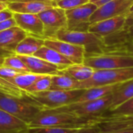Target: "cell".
<instances>
[{
    "label": "cell",
    "mask_w": 133,
    "mask_h": 133,
    "mask_svg": "<svg viewBox=\"0 0 133 133\" xmlns=\"http://www.w3.org/2000/svg\"><path fill=\"white\" fill-rule=\"evenodd\" d=\"M133 97V79L124 82L112 94V102L110 108L107 111H112L122 104Z\"/></svg>",
    "instance_id": "603a6c76"
},
{
    "label": "cell",
    "mask_w": 133,
    "mask_h": 133,
    "mask_svg": "<svg viewBox=\"0 0 133 133\" xmlns=\"http://www.w3.org/2000/svg\"><path fill=\"white\" fill-rule=\"evenodd\" d=\"M103 115L80 117L76 115L55 110H44L37 114L28 125V128L55 127L64 129H82L99 124Z\"/></svg>",
    "instance_id": "6da1fadb"
},
{
    "label": "cell",
    "mask_w": 133,
    "mask_h": 133,
    "mask_svg": "<svg viewBox=\"0 0 133 133\" xmlns=\"http://www.w3.org/2000/svg\"><path fill=\"white\" fill-rule=\"evenodd\" d=\"M79 81L76 80L68 74L61 71L57 75L51 76V86L50 90H78Z\"/></svg>",
    "instance_id": "cb8c5ba5"
},
{
    "label": "cell",
    "mask_w": 133,
    "mask_h": 133,
    "mask_svg": "<svg viewBox=\"0 0 133 133\" xmlns=\"http://www.w3.org/2000/svg\"><path fill=\"white\" fill-rule=\"evenodd\" d=\"M44 45V39L27 35L17 44L15 49V55L31 56Z\"/></svg>",
    "instance_id": "44dd1931"
},
{
    "label": "cell",
    "mask_w": 133,
    "mask_h": 133,
    "mask_svg": "<svg viewBox=\"0 0 133 133\" xmlns=\"http://www.w3.org/2000/svg\"><path fill=\"white\" fill-rule=\"evenodd\" d=\"M0 109L25 122L27 125L44 108L37 102L26 97H16L0 94Z\"/></svg>",
    "instance_id": "7a4b0ae2"
},
{
    "label": "cell",
    "mask_w": 133,
    "mask_h": 133,
    "mask_svg": "<svg viewBox=\"0 0 133 133\" xmlns=\"http://www.w3.org/2000/svg\"><path fill=\"white\" fill-rule=\"evenodd\" d=\"M34 56L38 57L47 61L48 62H50L52 65H56L61 70H63L66 67L73 64L71 61L67 59L59 52L45 45L42 46L38 51H37L34 54Z\"/></svg>",
    "instance_id": "d6986e66"
},
{
    "label": "cell",
    "mask_w": 133,
    "mask_h": 133,
    "mask_svg": "<svg viewBox=\"0 0 133 133\" xmlns=\"http://www.w3.org/2000/svg\"><path fill=\"white\" fill-rule=\"evenodd\" d=\"M110 1H112V0H90V2L94 3V5H96L97 7H100L104 4H106L107 2H110Z\"/></svg>",
    "instance_id": "74e56055"
},
{
    "label": "cell",
    "mask_w": 133,
    "mask_h": 133,
    "mask_svg": "<svg viewBox=\"0 0 133 133\" xmlns=\"http://www.w3.org/2000/svg\"><path fill=\"white\" fill-rule=\"evenodd\" d=\"M51 86V76L44 75L36 81L30 87L26 90L27 93H37L50 90Z\"/></svg>",
    "instance_id": "f1b7e54d"
},
{
    "label": "cell",
    "mask_w": 133,
    "mask_h": 133,
    "mask_svg": "<svg viewBox=\"0 0 133 133\" xmlns=\"http://www.w3.org/2000/svg\"><path fill=\"white\" fill-rule=\"evenodd\" d=\"M133 79V67L95 70L93 76L85 80L79 82L77 89L87 90L92 87L115 85Z\"/></svg>",
    "instance_id": "277c9868"
},
{
    "label": "cell",
    "mask_w": 133,
    "mask_h": 133,
    "mask_svg": "<svg viewBox=\"0 0 133 133\" xmlns=\"http://www.w3.org/2000/svg\"><path fill=\"white\" fill-rule=\"evenodd\" d=\"M85 90H48L37 93H27L29 98L40 104L44 110H52L59 108L72 104L79 97Z\"/></svg>",
    "instance_id": "3957f363"
},
{
    "label": "cell",
    "mask_w": 133,
    "mask_h": 133,
    "mask_svg": "<svg viewBox=\"0 0 133 133\" xmlns=\"http://www.w3.org/2000/svg\"><path fill=\"white\" fill-rule=\"evenodd\" d=\"M132 11H133V5H132L131 9H130V12H132Z\"/></svg>",
    "instance_id": "60d3db41"
},
{
    "label": "cell",
    "mask_w": 133,
    "mask_h": 133,
    "mask_svg": "<svg viewBox=\"0 0 133 133\" xmlns=\"http://www.w3.org/2000/svg\"><path fill=\"white\" fill-rule=\"evenodd\" d=\"M62 71L76 80L81 82L90 79L95 70L84 64H72Z\"/></svg>",
    "instance_id": "d4e9b609"
},
{
    "label": "cell",
    "mask_w": 133,
    "mask_h": 133,
    "mask_svg": "<svg viewBox=\"0 0 133 133\" xmlns=\"http://www.w3.org/2000/svg\"><path fill=\"white\" fill-rule=\"evenodd\" d=\"M121 83L108 86H102L97 87H92L84 90L83 94L78 97L73 103H81L86 101H90L104 97L108 95L112 94L114 91L119 87ZM72 103V104H73Z\"/></svg>",
    "instance_id": "ffe728a7"
},
{
    "label": "cell",
    "mask_w": 133,
    "mask_h": 133,
    "mask_svg": "<svg viewBox=\"0 0 133 133\" xmlns=\"http://www.w3.org/2000/svg\"><path fill=\"white\" fill-rule=\"evenodd\" d=\"M19 74H21V73L11 69V68L5 67V66L0 67V76L7 79L8 81H9L11 83H12V79Z\"/></svg>",
    "instance_id": "d6a6232c"
},
{
    "label": "cell",
    "mask_w": 133,
    "mask_h": 133,
    "mask_svg": "<svg viewBox=\"0 0 133 133\" xmlns=\"http://www.w3.org/2000/svg\"><path fill=\"white\" fill-rule=\"evenodd\" d=\"M13 17V12L8 8L0 12V23Z\"/></svg>",
    "instance_id": "d590c367"
},
{
    "label": "cell",
    "mask_w": 133,
    "mask_h": 133,
    "mask_svg": "<svg viewBox=\"0 0 133 133\" xmlns=\"http://www.w3.org/2000/svg\"><path fill=\"white\" fill-rule=\"evenodd\" d=\"M55 6L64 10L73 9L90 2V0H55Z\"/></svg>",
    "instance_id": "1f68e13d"
},
{
    "label": "cell",
    "mask_w": 133,
    "mask_h": 133,
    "mask_svg": "<svg viewBox=\"0 0 133 133\" xmlns=\"http://www.w3.org/2000/svg\"><path fill=\"white\" fill-rule=\"evenodd\" d=\"M4 58H5L2 57V56L0 55V67L3 65V62H4Z\"/></svg>",
    "instance_id": "ab89813d"
},
{
    "label": "cell",
    "mask_w": 133,
    "mask_h": 133,
    "mask_svg": "<svg viewBox=\"0 0 133 133\" xmlns=\"http://www.w3.org/2000/svg\"><path fill=\"white\" fill-rule=\"evenodd\" d=\"M24 132H25V131H24ZM24 132H21V133H24Z\"/></svg>",
    "instance_id": "b9f144b4"
},
{
    "label": "cell",
    "mask_w": 133,
    "mask_h": 133,
    "mask_svg": "<svg viewBox=\"0 0 133 133\" xmlns=\"http://www.w3.org/2000/svg\"><path fill=\"white\" fill-rule=\"evenodd\" d=\"M44 45L57 51L73 64H83L86 55V48L83 46L76 45L55 38L44 39Z\"/></svg>",
    "instance_id": "7c38bea8"
},
{
    "label": "cell",
    "mask_w": 133,
    "mask_h": 133,
    "mask_svg": "<svg viewBox=\"0 0 133 133\" xmlns=\"http://www.w3.org/2000/svg\"><path fill=\"white\" fill-rule=\"evenodd\" d=\"M13 19L16 21V26L26 33L27 35L45 39L44 25L38 14L13 12Z\"/></svg>",
    "instance_id": "4fadbf2b"
},
{
    "label": "cell",
    "mask_w": 133,
    "mask_h": 133,
    "mask_svg": "<svg viewBox=\"0 0 133 133\" xmlns=\"http://www.w3.org/2000/svg\"><path fill=\"white\" fill-rule=\"evenodd\" d=\"M27 66L30 72L40 75H57L61 72V69L55 65L48 62L38 57L31 55H17Z\"/></svg>",
    "instance_id": "e0dca14e"
},
{
    "label": "cell",
    "mask_w": 133,
    "mask_h": 133,
    "mask_svg": "<svg viewBox=\"0 0 133 133\" xmlns=\"http://www.w3.org/2000/svg\"><path fill=\"white\" fill-rule=\"evenodd\" d=\"M126 16L127 14H124L91 23L88 31L103 37L111 35L124 28Z\"/></svg>",
    "instance_id": "2e32d148"
},
{
    "label": "cell",
    "mask_w": 133,
    "mask_h": 133,
    "mask_svg": "<svg viewBox=\"0 0 133 133\" xmlns=\"http://www.w3.org/2000/svg\"><path fill=\"white\" fill-rule=\"evenodd\" d=\"M97 53L126 55L133 58V30L123 28L104 37V44Z\"/></svg>",
    "instance_id": "5b68a950"
},
{
    "label": "cell",
    "mask_w": 133,
    "mask_h": 133,
    "mask_svg": "<svg viewBox=\"0 0 133 133\" xmlns=\"http://www.w3.org/2000/svg\"><path fill=\"white\" fill-rule=\"evenodd\" d=\"M83 64L94 70L133 67V58L104 53H86Z\"/></svg>",
    "instance_id": "8992f818"
},
{
    "label": "cell",
    "mask_w": 133,
    "mask_h": 133,
    "mask_svg": "<svg viewBox=\"0 0 133 133\" xmlns=\"http://www.w3.org/2000/svg\"><path fill=\"white\" fill-rule=\"evenodd\" d=\"M111 102L112 94H110L97 100L81 103H73L52 110L68 112L80 117H95L101 116L105 113L110 108Z\"/></svg>",
    "instance_id": "52a82bcc"
},
{
    "label": "cell",
    "mask_w": 133,
    "mask_h": 133,
    "mask_svg": "<svg viewBox=\"0 0 133 133\" xmlns=\"http://www.w3.org/2000/svg\"><path fill=\"white\" fill-rule=\"evenodd\" d=\"M97 9L96 5L89 2L80 6L65 10L67 18V30L87 32L90 25V18Z\"/></svg>",
    "instance_id": "9c48e42d"
},
{
    "label": "cell",
    "mask_w": 133,
    "mask_h": 133,
    "mask_svg": "<svg viewBox=\"0 0 133 133\" xmlns=\"http://www.w3.org/2000/svg\"><path fill=\"white\" fill-rule=\"evenodd\" d=\"M55 6V0H9L8 4L12 12L30 14H39Z\"/></svg>",
    "instance_id": "5bb4252c"
},
{
    "label": "cell",
    "mask_w": 133,
    "mask_h": 133,
    "mask_svg": "<svg viewBox=\"0 0 133 133\" xmlns=\"http://www.w3.org/2000/svg\"><path fill=\"white\" fill-rule=\"evenodd\" d=\"M43 76L44 75L35 74L32 72L21 73L12 79V83L19 88L26 91V89L30 87L36 81L41 79Z\"/></svg>",
    "instance_id": "484cf974"
},
{
    "label": "cell",
    "mask_w": 133,
    "mask_h": 133,
    "mask_svg": "<svg viewBox=\"0 0 133 133\" xmlns=\"http://www.w3.org/2000/svg\"><path fill=\"white\" fill-rule=\"evenodd\" d=\"M9 0H0V12L8 8Z\"/></svg>",
    "instance_id": "f35d334b"
},
{
    "label": "cell",
    "mask_w": 133,
    "mask_h": 133,
    "mask_svg": "<svg viewBox=\"0 0 133 133\" xmlns=\"http://www.w3.org/2000/svg\"><path fill=\"white\" fill-rule=\"evenodd\" d=\"M100 133H133V118L129 120L113 118L101 125Z\"/></svg>",
    "instance_id": "7402d4cb"
},
{
    "label": "cell",
    "mask_w": 133,
    "mask_h": 133,
    "mask_svg": "<svg viewBox=\"0 0 133 133\" xmlns=\"http://www.w3.org/2000/svg\"><path fill=\"white\" fill-rule=\"evenodd\" d=\"M80 129H64L55 127L28 128L24 133H76Z\"/></svg>",
    "instance_id": "4dcf8cb0"
},
{
    "label": "cell",
    "mask_w": 133,
    "mask_h": 133,
    "mask_svg": "<svg viewBox=\"0 0 133 133\" xmlns=\"http://www.w3.org/2000/svg\"><path fill=\"white\" fill-rule=\"evenodd\" d=\"M2 66L11 68L20 73L30 72L27 66L25 65V63L16 55H12L5 57L4 58V62H3Z\"/></svg>",
    "instance_id": "83f0119b"
},
{
    "label": "cell",
    "mask_w": 133,
    "mask_h": 133,
    "mask_svg": "<svg viewBox=\"0 0 133 133\" xmlns=\"http://www.w3.org/2000/svg\"><path fill=\"white\" fill-rule=\"evenodd\" d=\"M133 5V0H112L97 7L90 18V22H96L110 19L115 16L128 14Z\"/></svg>",
    "instance_id": "8fae6325"
},
{
    "label": "cell",
    "mask_w": 133,
    "mask_h": 133,
    "mask_svg": "<svg viewBox=\"0 0 133 133\" xmlns=\"http://www.w3.org/2000/svg\"><path fill=\"white\" fill-rule=\"evenodd\" d=\"M55 39L66 41L76 45L83 46L86 53H97L104 44V37L91 32L72 31L62 29L56 34Z\"/></svg>",
    "instance_id": "ba28073f"
},
{
    "label": "cell",
    "mask_w": 133,
    "mask_h": 133,
    "mask_svg": "<svg viewBox=\"0 0 133 133\" xmlns=\"http://www.w3.org/2000/svg\"><path fill=\"white\" fill-rule=\"evenodd\" d=\"M0 94L16 97H26V92L18 87H16L12 83L8 81L7 79L0 76Z\"/></svg>",
    "instance_id": "4316f807"
},
{
    "label": "cell",
    "mask_w": 133,
    "mask_h": 133,
    "mask_svg": "<svg viewBox=\"0 0 133 133\" xmlns=\"http://www.w3.org/2000/svg\"><path fill=\"white\" fill-rule=\"evenodd\" d=\"M26 36L23 30L16 26L0 32V55L3 58L15 55L17 44Z\"/></svg>",
    "instance_id": "9a60e30c"
},
{
    "label": "cell",
    "mask_w": 133,
    "mask_h": 133,
    "mask_svg": "<svg viewBox=\"0 0 133 133\" xmlns=\"http://www.w3.org/2000/svg\"><path fill=\"white\" fill-rule=\"evenodd\" d=\"M125 29H132L133 30V11L129 12L126 16L125 23Z\"/></svg>",
    "instance_id": "8d00e7d4"
},
{
    "label": "cell",
    "mask_w": 133,
    "mask_h": 133,
    "mask_svg": "<svg viewBox=\"0 0 133 133\" xmlns=\"http://www.w3.org/2000/svg\"><path fill=\"white\" fill-rule=\"evenodd\" d=\"M16 26V21L13 19V17L10 18L9 19H6V20L0 23V32L4 31L5 30H8L9 28Z\"/></svg>",
    "instance_id": "e575fe53"
},
{
    "label": "cell",
    "mask_w": 133,
    "mask_h": 133,
    "mask_svg": "<svg viewBox=\"0 0 133 133\" xmlns=\"http://www.w3.org/2000/svg\"><path fill=\"white\" fill-rule=\"evenodd\" d=\"M27 129L25 122L0 109V133H21Z\"/></svg>",
    "instance_id": "ac0fdd59"
},
{
    "label": "cell",
    "mask_w": 133,
    "mask_h": 133,
    "mask_svg": "<svg viewBox=\"0 0 133 133\" xmlns=\"http://www.w3.org/2000/svg\"><path fill=\"white\" fill-rule=\"evenodd\" d=\"M43 25L45 39L55 38L56 34L62 29H67L65 11L58 7H51L38 14Z\"/></svg>",
    "instance_id": "30bf717a"
},
{
    "label": "cell",
    "mask_w": 133,
    "mask_h": 133,
    "mask_svg": "<svg viewBox=\"0 0 133 133\" xmlns=\"http://www.w3.org/2000/svg\"><path fill=\"white\" fill-rule=\"evenodd\" d=\"M102 115H133V97L114 110L106 111Z\"/></svg>",
    "instance_id": "f546056e"
},
{
    "label": "cell",
    "mask_w": 133,
    "mask_h": 133,
    "mask_svg": "<svg viewBox=\"0 0 133 133\" xmlns=\"http://www.w3.org/2000/svg\"><path fill=\"white\" fill-rule=\"evenodd\" d=\"M101 132V128L98 125V124L87 126L84 128H82L79 129L76 133H100Z\"/></svg>",
    "instance_id": "836d02e7"
}]
</instances>
